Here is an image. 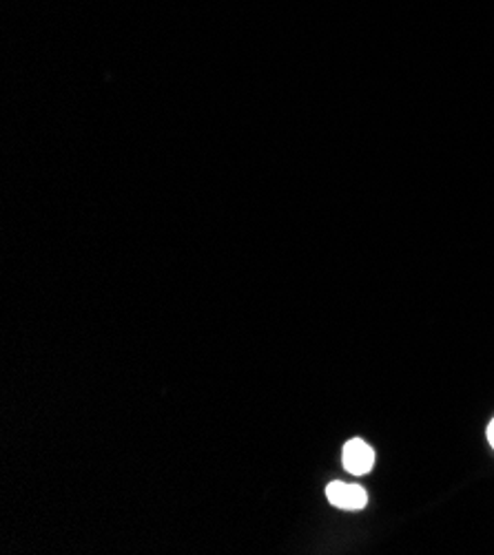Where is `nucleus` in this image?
<instances>
[{
	"mask_svg": "<svg viewBox=\"0 0 494 555\" xmlns=\"http://www.w3.org/2000/svg\"><path fill=\"white\" fill-rule=\"evenodd\" d=\"M487 440H490V446H492V450H494V418H492V423L487 425Z\"/></svg>",
	"mask_w": 494,
	"mask_h": 555,
	"instance_id": "3",
	"label": "nucleus"
},
{
	"mask_svg": "<svg viewBox=\"0 0 494 555\" xmlns=\"http://www.w3.org/2000/svg\"><path fill=\"white\" fill-rule=\"evenodd\" d=\"M326 498L333 507L344 509V512H359L368 503V493L364 487L340 482V480L326 487Z\"/></svg>",
	"mask_w": 494,
	"mask_h": 555,
	"instance_id": "1",
	"label": "nucleus"
},
{
	"mask_svg": "<svg viewBox=\"0 0 494 555\" xmlns=\"http://www.w3.org/2000/svg\"><path fill=\"white\" fill-rule=\"evenodd\" d=\"M342 461H344V469L351 472L353 476H366L375 465V452L362 438H353L344 446Z\"/></svg>",
	"mask_w": 494,
	"mask_h": 555,
	"instance_id": "2",
	"label": "nucleus"
}]
</instances>
